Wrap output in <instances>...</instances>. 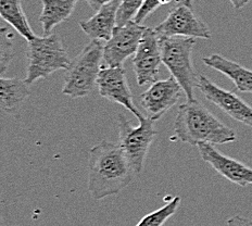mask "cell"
Returning <instances> with one entry per match:
<instances>
[{"instance_id": "7c38bea8", "label": "cell", "mask_w": 252, "mask_h": 226, "mask_svg": "<svg viewBox=\"0 0 252 226\" xmlns=\"http://www.w3.org/2000/svg\"><path fill=\"white\" fill-rule=\"evenodd\" d=\"M183 88L172 75L165 80L157 81L145 93L140 95V104L147 118L158 121L180 100Z\"/></svg>"}, {"instance_id": "5b68a950", "label": "cell", "mask_w": 252, "mask_h": 226, "mask_svg": "<svg viewBox=\"0 0 252 226\" xmlns=\"http://www.w3.org/2000/svg\"><path fill=\"white\" fill-rule=\"evenodd\" d=\"M162 63L169 69L171 75L180 83L187 100H195V88L199 75L192 63V48L196 38L159 37Z\"/></svg>"}, {"instance_id": "44dd1931", "label": "cell", "mask_w": 252, "mask_h": 226, "mask_svg": "<svg viewBox=\"0 0 252 226\" xmlns=\"http://www.w3.org/2000/svg\"><path fill=\"white\" fill-rule=\"evenodd\" d=\"M145 0H121L118 12V26L127 24L136 18Z\"/></svg>"}, {"instance_id": "277c9868", "label": "cell", "mask_w": 252, "mask_h": 226, "mask_svg": "<svg viewBox=\"0 0 252 226\" xmlns=\"http://www.w3.org/2000/svg\"><path fill=\"white\" fill-rule=\"evenodd\" d=\"M29 43L28 74L25 82L32 85L39 80L50 76L59 70H66L71 60L58 34L38 37L36 36Z\"/></svg>"}, {"instance_id": "ba28073f", "label": "cell", "mask_w": 252, "mask_h": 226, "mask_svg": "<svg viewBox=\"0 0 252 226\" xmlns=\"http://www.w3.org/2000/svg\"><path fill=\"white\" fill-rule=\"evenodd\" d=\"M147 26L130 21L123 26H117L103 47V62L106 66H123L129 57L135 56Z\"/></svg>"}, {"instance_id": "e0dca14e", "label": "cell", "mask_w": 252, "mask_h": 226, "mask_svg": "<svg viewBox=\"0 0 252 226\" xmlns=\"http://www.w3.org/2000/svg\"><path fill=\"white\" fill-rule=\"evenodd\" d=\"M30 95L29 84L18 77L0 80V103L6 112H14L22 106Z\"/></svg>"}, {"instance_id": "d6986e66", "label": "cell", "mask_w": 252, "mask_h": 226, "mask_svg": "<svg viewBox=\"0 0 252 226\" xmlns=\"http://www.w3.org/2000/svg\"><path fill=\"white\" fill-rule=\"evenodd\" d=\"M181 197H174L171 201L167 202L165 206L157 210L155 212H151L139 221V223L136 226H162L173 214L177 211V208L180 207Z\"/></svg>"}, {"instance_id": "9a60e30c", "label": "cell", "mask_w": 252, "mask_h": 226, "mask_svg": "<svg viewBox=\"0 0 252 226\" xmlns=\"http://www.w3.org/2000/svg\"><path fill=\"white\" fill-rule=\"evenodd\" d=\"M202 61L207 66L232 80L237 91L252 94V70L217 54L204 57Z\"/></svg>"}, {"instance_id": "3957f363", "label": "cell", "mask_w": 252, "mask_h": 226, "mask_svg": "<svg viewBox=\"0 0 252 226\" xmlns=\"http://www.w3.org/2000/svg\"><path fill=\"white\" fill-rule=\"evenodd\" d=\"M103 47V41L92 40L71 60L64 76L63 95L71 98H84L94 91L102 69Z\"/></svg>"}, {"instance_id": "52a82bcc", "label": "cell", "mask_w": 252, "mask_h": 226, "mask_svg": "<svg viewBox=\"0 0 252 226\" xmlns=\"http://www.w3.org/2000/svg\"><path fill=\"white\" fill-rule=\"evenodd\" d=\"M155 30L159 37L211 38L208 25L193 10L192 0H176L167 17Z\"/></svg>"}, {"instance_id": "7402d4cb", "label": "cell", "mask_w": 252, "mask_h": 226, "mask_svg": "<svg viewBox=\"0 0 252 226\" xmlns=\"http://www.w3.org/2000/svg\"><path fill=\"white\" fill-rule=\"evenodd\" d=\"M227 226H252V220L249 218L234 215L226 221Z\"/></svg>"}, {"instance_id": "5bb4252c", "label": "cell", "mask_w": 252, "mask_h": 226, "mask_svg": "<svg viewBox=\"0 0 252 226\" xmlns=\"http://www.w3.org/2000/svg\"><path fill=\"white\" fill-rule=\"evenodd\" d=\"M121 0L104 4L96 11L93 17L85 21H81L80 26L92 40L108 41L118 26V12Z\"/></svg>"}, {"instance_id": "30bf717a", "label": "cell", "mask_w": 252, "mask_h": 226, "mask_svg": "<svg viewBox=\"0 0 252 226\" xmlns=\"http://www.w3.org/2000/svg\"><path fill=\"white\" fill-rule=\"evenodd\" d=\"M97 87L102 98L123 106L139 121L145 118L139 109L135 106L133 94L123 66H102L97 80Z\"/></svg>"}, {"instance_id": "2e32d148", "label": "cell", "mask_w": 252, "mask_h": 226, "mask_svg": "<svg viewBox=\"0 0 252 226\" xmlns=\"http://www.w3.org/2000/svg\"><path fill=\"white\" fill-rule=\"evenodd\" d=\"M78 0H41L43 8L39 22L45 36L50 35L57 25L64 22L74 12Z\"/></svg>"}, {"instance_id": "8fae6325", "label": "cell", "mask_w": 252, "mask_h": 226, "mask_svg": "<svg viewBox=\"0 0 252 226\" xmlns=\"http://www.w3.org/2000/svg\"><path fill=\"white\" fill-rule=\"evenodd\" d=\"M197 88L207 100L214 103L230 118L252 128V107L234 92L225 91L204 75H199Z\"/></svg>"}, {"instance_id": "6da1fadb", "label": "cell", "mask_w": 252, "mask_h": 226, "mask_svg": "<svg viewBox=\"0 0 252 226\" xmlns=\"http://www.w3.org/2000/svg\"><path fill=\"white\" fill-rule=\"evenodd\" d=\"M135 176L120 144L102 140L89 151L88 191L94 200L118 195Z\"/></svg>"}, {"instance_id": "4fadbf2b", "label": "cell", "mask_w": 252, "mask_h": 226, "mask_svg": "<svg viewBox=\"0 0 252 226\" xmlns=\"http://www.w3.org/2000/svg\"><path fill=\"white\" fill-rule=\"evenodd\" d=\"M198 150L201 159L228 181L241 187L252 184V169L243 162L223 155L211 144L198 145Z\"/></svg>"}, {"instance_id": "603a6c76", "label": "cell", "mask_w": 252, "mask_h": 226, "mask_svg": "<svg viewBox=\"0 0 252 226\" xmlns=\"http://www.w3.org/2000/svg\"><path fill=\"white\" fill-rule=\"evenodd\" d=\"M85 1L88 3V6L91 7L94 11H98L99 9L103 7L104 4H107L109 2L113 1V0H85Z\"/></svg>"}, {"instance_id": "7a4b0ae2", "label": "cell", "mask_w": 252, "mask_h": 226, "mask_svg": "<svg viewBox=\"0 0 252 226\" xmlns=\"http://www.w3.org/2000/svg\"><path fill=\"white\" fill-rule=\"evenodd\" d=\"M175 139L192 146L202 143L224 145L237 139L235 130L214 117L198 100H187L177 110L174 122Z\"/></svg>"}, {"instance_id": "ac0fdd59", "label": "cell", "mask_w": 252, "mask_h": 226, "mask_svg": "<svg viewBox=\"0 0 252 226\" xmlns=\"http://www.w3.org/2000/svg\"><path fill=\"white\" fill-rule=\"evenodd\" d=\"M0 15L28 41L36 37L20 0H0Z\"/></svg>"}, {"instance_id": "9c48e42d", "label": "cell", "mask_w": 252, "mask_h": 226, "mask_svg": "<svg viewBox=\"0 0 252 226\" xmlns=\"http://www.w3.org/2000/svg\"><path fill=\"white\" fill-rule=\"evenodd\" d=\"M162 65L160 38L155 29L147 26L137 51L133 58V67L139 86L158 81Z\"/></svg>"}, {"instance_id": "ffe728a7", "label": "cell", "mask_w": 252, "mask_h": 226, "mask_svg": "<svg viewBox=\"0 0 252 226\" xmlns=\"http://www.w3.org/2000/svg\"><path fill=\"white\" fill-rule=\"evenodd\" d=\"M14 57L13 34L8 28L0 30V74H3Z\"/></svg>"}, {"instance_id": "cb8c5ba5", "label": "cell", "mask_w": 252, "mask_h": 226, "mask_svg": "<svg viewBox=\"0 0 252 226\" xmlns=\"http://www.w3.org/2000/svg\"><path fill=\"white\" fill-rule=\"evenodd\" d=\"M229 1L233 4V7L235 9H241L244 8L250 0H229Z\"/></svg>"}, {"instance_id": "8992f818", "label": "cell", "mask_w": 252, "mask_h": 226, "mask_svg": "<svg viewBox=\"0 0 252 226\" xmlns=\"http://www.w3.org/2000/svg\"><path fill=\"white\" fill-rule=\"evenodd\" d=\"M139 122V126L134 128L124 114H119L120 146L136 176L143 171L145 159L157 135L155 121L144 118Z\"/></svg>"}]
</instances>
